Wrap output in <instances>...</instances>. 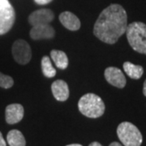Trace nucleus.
<instances>
[{"mask_svg":"<svg viewBox=\"0 0 146 146\" xmlns=\"http://www.w3.org/2000/svg\"><path fill=\"white\" fill-rule=\"evenodd\" d=\"M54 15L50 9H40L32 12L29 16V22L32 26L50 24L54 20Z\"/></svg>","mask_w":146,"mask_h":146,"instance_id":"6e6552de","label":"nucleus"},{"mask_svg":"<svg viewBox=\"0 0 146 146\" xmlns=\"http://www.w3.org/2000/svg\"><path fill=\"white\" fill-rule=\"evenodd\" d=\"M7 141L10 146H25L26 141L21 131L16 129L11 130L7 136Z\"/></svg>","mask_w":146,"mask_h":146,"instance_id":"ddd939ff","label":"nucleus"},{"mask_svg":"<svg viewBox=\"0 0 146 146\" xmlns=\"http://www.w3.org/2000/svg\"><path fill=\"white\" fill-rule=\"evenodd\" d=\"M53 0H34V2L38 5H46L52 2Z\"/></svg>","mask_w":146,"mask_h":146,"instance_id":"a211bd4d","label":"nucleus"},{"mask_svg":"<svg viewBox=\"0 0 146 146\" xmlns=\"http://www.w3.org/2000/svg\"><path fill=\"white\" fill-rule=\"evenodd\" d=\"M42 70L43 75L47 78H53L56 75V70L53 67L51 60L48 56H43L42 58Z\"/></svg>","mask_w":146,"mask_h":146,"instance_id":"dca6fc26","label":"nucleus"},{"mask_svg":"<svg viewBox=\"0 0 146 146\" xmlns=\"http://www.w3.org/2000/svg\"><path fill=\"white\" fill-rule=\"evenodd\" d=\"M24 107L21 104H11L6 107V122L8 124H15L22 120L24 117Z\"/></svg>","mask_w":146,"mask_h":146,"instance_id":"9d476101","label":"nucleus"},{"mask_svg":"<svg viewBox=\"0 0 146 146\" xmlns=\"http://www.w3.org/2000/svg\"><path fill=\"white\" fill-rule=\"evenodd\" d=\"M126 35L131 47L140 54H146V25L143 22H132L127 26Z\"/></svg>","mask_w":146,"mask_h":146,"instance_id":"f03ea898","label":"nucleus"},{"mask_svg":"<svg viewBox=\"0 0 146 146\" xmlns=\"http://www.w3.org/2000/svg\"><path fill=\"white\" fill-rule=\"evenodd\" d=\"M58 18L63 26L71 31H76L80 28L79 18L70 11H63L59 15Z\"/></svg>","mask_w":146,"mask_h":146,"instance_id":"f8f14e48","label":"nucleus"},{"mask_svg":"<svg viewBox=\"0 0 146 146\" xmlns=\"http://www.w3.org/2000/svg\"><path fill=\"white\" fill-rule=\"evenodd\" d=\"M109 146H122V145H120L119 142H112Z\"/></svg>","mask_w":146,"mask_h":146,"instance_id":"4be33fe9","label":"nucleus"},{"mask_svg":"<svg viewBox=\"0 0 146 146\" xmlns=\"http://www.w3.org/2000/svg\"><path fill=\"white\" fill-rule=\"evenodd\" d=\"M12 55L16 63L25 65L29 63L32 58L31 47L29 43L22 39L16 40L12 45Z\"/></svg>","mask_w":146,"mask_h":146,"instance_id":"423d86ee","label":"nucleus"},{"mask_svg":"<svg viewBox=\"0 0 146 146\" xmlns=\"http://www.w3.org/2000/svg\"><path fill=\"white\" fill-rule=\"evenodd\" d=\"M127 16L119 4H111L101 12L94 27V34L106 44H115L126 33Z\"/></svg>","mask_w":146,"mask_h":146,"instance_id":"f257e3e1","label":"nucleus"},{"mask_svg":"<svg viewBox=\"0 0 146 146\" xmlns=\"http://www.w3.org/2000/svg\"><path fill=\"white\" fill-rule=\"evenodd\" d=\"M14 84V80L10 76L0 72V87L3 89H10Z\"/></svg>","mask_w":146,"mask_h":146,"instance_id":"f3484780","label":"nucleus"},{"mask_svg":"<svg viewBox=\"0 0 146 146\" xmlns=\"http://www.w3.org/2000/svg\"><path fill=\"white\" fill-rule=\"evenodd\" d=\"M55 31L50 25L44 24L33 26L29 32V35L33 40L51 39L54 36Z\"/></svg>","mask_w":146,"mask_h":146,"instance_id":"1a4fd4ad","label":"nucleus"},{"mask_svg":"<svg viewBox=\"0 0 146 146\" xmlns=\"http://www.w3.org/2000/svg\"><path fill=\"white\" fill-rule=\"evenodd\" d=\"M66 146H82L81 145H79V144H72V145H68Z\"/></svg>","mask_w":146,"mask_h":146,"instance_id":"5701e85b","label":"nucleus"},{"mask_svg":"<svg viewBox=\"0 0 146 146\" xmlns=\"http://www.w3.org/2000/svg\"><path fill=\"white\" fill-rule=\"evenodd\" d=\"M117 135L124 146H141L143 137L137 127L130 122H123L117 127Z\"/></svg>","mask_w":146,"mask_h":146,"instance_id":"20e7f679","label":"nucleus"},{"mask_svg":"<svg viewBox=\"0 0 146 146\" xmlns=\"http://www.w3.org/2000/svg\"><path fill=\"white\" fill-rule=\"evenodd\" d=\"M0 146H7V144H6L5 140L3 139V135H2V132L0 131Z\"/></svg>","mask_w":146,"mask_h":146,"instance_id":"6ab92c4d","label":"nucleus"},{"mask_svg":"<svg viewBox=\"0 0 146 146\" xmlns=\"http://www.w3.org/2000/svg\"><path fill=\"white\" fill-rule=\"evenodd\" d=\"M50 57L58 68L64 70L68 68V58L63 51L53 50L50 52Z\"/></svg>","mask_w":146,"mask_h":146,"instance_id":"2eb2a0df","label":"nucleus"},{"mask_svg":"<svg viewBox=\"0 0 146 146\" xmlns=\"http://www.w3.org/2000/svg\"><path fill=\"white\" fill-rule=\"evenodd\" d=\"M15 20V10L9 0H0V35L10 31Z\"/></svg>","mask_w":146,"mask_h":146,"instance_id":"39448f33","label":"nucleus"},{"mask_svg":"<svg viewBox=\"0 0 146 146\" xmlns=\"http://www.w3.org/2000/svg\"><path fill=\"white\" fill-rule=\"evenodd\" d=\"M143 94L146 97V80L144 82V87H143Z\"/></svg>","mask_w":146,"mask_h":146,"instance_id":"412c9836","label":"nucleus"},{"mask_svg":"<svg viewBox=\"0 0 146 146\" xmlns=\"http://www.w3.org/2000/svg\"><path fill=\"white\" fill-rule=\"evenodd\" d=\"M123 67L126 74L133 80H139L143 76L144 68L141 65H135L131 62H125Z\"/></svg>","mask_w":146,"mask_h":146,"instance_id":"4468645a","label":"nucleus"},{"mask_svg":"<svg viewBox=\"0 0 146 146\" xmlns=\"http://www.w3.org/2000/svg\"><path fill=\"white\" fill-rule=\"evenodd\" d=\"M51 90L55 99L59 102H65L69 98V89L68 84L63 80L54 81L51 85Z\"/></svg>","mask_w":146,"mask_h":146,"instance_id":"9b49d317","label":"nucleus"},{"mask_svg":"<svg viewBox=\"0 0 146 146\" xmlns=\"http://www.w3.org/2000/svg\"><path fill=\"white\" fill-rule=\"evenodd\" d=\"M89 146H102L99 142H97V141H94L93 143H91Z\"/></svg>","mask_w":146,"mask_h":146,"instance_id":"aec40b11","label":"nucleus"},{"mask_svg":"<svg viewBox=\"0 0 146 146\" xmlns=\"http://www.w3.org/2000/svg\"><path fill=\"white\" fill-rule=\"evenodd\" d=\"M105 78L106 81L119 89L124 88L127 83L125 76L119 68L115 67H109L105 70Z\"/></svg>","mask_w":146,"mask_h":146,"instance_id":"0eeeda50","label":"nucleus"},{"mask_svg":"<svg viewBox=\"0 0 146 146\" xmlns=\"http://www.w3.org/2000/svg\"><path fill=\"white\" fill-rule=\"evenodd\" d=\"M78 108L80 112L84 116L96 119L104 114L106 106L99 96L94 94H87L79 100Z\"/></svg>","mask_w":146,"mask_h":146,"instance_id":"7ed1b4c3","label":"nucleus"}]
</instances>
